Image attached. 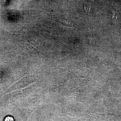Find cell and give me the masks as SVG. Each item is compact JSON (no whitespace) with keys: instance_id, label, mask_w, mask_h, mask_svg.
Returning a JSON list of instances; mask_svg holds the SVG:
<instances>
[{"instance_id":"1","label":"cell","mask_w":121,"mask_h":121,"mask_svg":"<svg viewBox=\"0 0 121 121\" xmlns=\"http://www.w3.org/2000/svg\"><path fill=\"white\" fill-rule=\"evenodd\" d=\"M83 7L85 13L86 14H89L90 13V11L91 9V6L89 5L84 4L83 5Z\"/></svg>"},{"instance_id":"2","label":"cell","mask_w":121,"mask_h":121,"mask_svg":"<svg viewBox=\"0 0 121 121\" xmlns=\"http://www.w3.org/2000/svg\"><path fill=\"white\" fill-rule=\"evenodd\" d=\"M60 22L63 24L65 25L66 26H68V27H71L72 25V23L70 22H68L66 20H62L60 21Z\"/></svg>"},{"instance_id":"3","label":"cell","mask_w":121,"mask_h":121,"mask_svg":"<svg viewBox=\"0 0 121 121\" xmlns=\"http://www.w3.org/2000/svg\"><path fill=\"white\" fill-rule=\"evenodd\" d=\"M113 20L114 21H116V20L117 19L118 17V13L117 11H113L112 12Z\"/></svg>"},{"instance_id":"4","label":"cell","mask_w":121,"mask_h":121,"mask_svg":"<svg viewBox=\"0 0 121 121\" xmlns=\"http://www.w3.org/2000/svg\"><path fill=\"white\" fill-rule=\"evenodd\" d=\"M89 41H90V43H91L93 44H95V41L93 38L91 37H89Z\"/></svg>"},{"instance_id":"5","label":"cell","mask_w":121,"mask_h":121,"mask_svg":"<svg viewBox=\"0 0 121 121\" xmlns=\"http://www.w3.org/2000/svg\"><path fill=\"white\" fill-rule=\"evenodd\" d=\"M5 121H13V118L11 117H8L5 118Z\"/></svg>"}]
</instances>
